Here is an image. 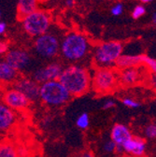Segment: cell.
<instances>
[{"instance_id": "11", "label": "cell", "mask_w": 156, "mask_h": 157, "mask_svg": "<svg viewBox=\"0 0 156 157\" xmlns=\"http://www.w3.org/2000/svg\"><path fill=\"white\" fill-rule=\"evenodd\" d=\"M3 102L13 110H25L30 104L28 98L15 88H11L5 92Z\"/></svg>"}, {"instance_id": "1", "label": "cell", "mask_w": 156, "mask_h": 157, "mask_svg": "<svg viewBox=\"0 0 156 157\" xmlns=\"http://www.w3.org/2000/svg\"><path fill=\"white\" fill-rule=\"evenodd\" d=\"M58 81L71 96H81L91 88V74L82 66L72 64L63 68Z\"/></svg>"}, {"instance_id": "20", "label": "cell", "mask_w": 156, "mask_h": 157, "mask_svg": "<svg viewBox=\"0 0 156 157\" xmlns=\"http://www.w3.org/2000/svg\"><path fill=\"white\" fill-rule=\"evenodd\" d=\"M76 124L80 129H87L90 124V118L88 113L83 112L82 113L76 121Z\"/></svg>"}, {"instance_id": "17", "label": "cell", "mask_w": 156, "mask_h": 157, "mask_svg": "<svg viewBox=\"0 0 156 157\" xmlns=\"http://www.w3.org/2000/svg\"><path fill=\"white\" fill-rule=\"evenodd\" d=\"M19 78V72L13 68L5 60L0 61V82H14Z\"/></svg>"}, {"instance_id": "24", "label": "cell", "mask_w": 156, "mask_h": 157, "mask_svg": "<svg viewBox=\"0 0 156 157\" xmlns=\"http://www.w3.org/2000/svg\"><path fill=\"white\" fill-rule=\"evenodd\" d=\"M124 4L123 3H116V4H114L112 7H111V9H110V12H111V14L113 15V16H120V15H122L123 14V12H124Z\"/></svg>"}, {"instance_id": "14", "label": "cell", "mask_w": 156, "mask_h": 157, "mask_svg": "<svg viewBox=\"0 0 156 157\" xmlns=\"http://www.w3.org/2000/svg\"><path fill=\"white\" fill-rule=\"evenodd\" d=\"M17 117L13 109L0 103V132L9 131L16 123Z\"/></svg>"}, {"instance_id": "9", "label": "cell", "mask_w": 156, "mask_h": 157, "mask_svg": "<svg viewBox=\"0 0 156 157\" xmlns=\"http://www.w3.org/2000/svg\"><path fill=\"white\" fill-rule=\"evenodd\" d=\"M63 68V66L59 62H51L35 70L32 75V78L38 84H42L51 81H56L59 78Z\"/></svg>"}, {"instance_id": "33", "label": "cell", "mask_w": 156, "mask_h": 157, "mask_svg": "<svg viewBox=\"0 0 156 157\" xmlns=\"http://www.w3.org/2000/svg\"><path fill=\"white\" fill-rule=\"evenodd\" d=\"M152 22H153V24L156 23V13L155 12L152 14Z\"/></svg>"}, {"instance_id": "30", "label": "cell", "mask_w": 156, "mask_h": 157, "mask_svg": "<svg viewBox=\"0 0 156 157\" xmlns=\"http://www.w3.org/2000/svg\"><path fill=\"white\" fill-rule=\"evenodd\" d=\"M7 30V25L4 22H0V36L3 35Z\"/></svg>"}, {"instance_id": "5", "label": "cell", "mask_w": 156, "mask_h": 157, "mask_svg": "<svg viewBox=\"0 0 156 157\" xmlns=\"http://www.w3.org/2000/svg\"><path fill=\"white\" fill-rule=\"evenodd\" d=\"M70 98V94L58 80L40 84V99L47 106L61 107L67 104Z\"/></svg>"}, {"instance_id": "10", "label": "cell", "mask_w": 156, "mask_h": 157, "mask_svg": "<svg viewBox=\"0 0 156 157\" xmlns=\"http://www.w3.org/2000/svg\"><path fill=\"white\" fill-rule=\"evenodd\" d=\"M14 88L23 93L30 102L40 99V84L30 78H18L14 82Z\"/></svg>"}, {"instance_id": "28", "label": "cell", "mask_w": 156, "mask_h": 157, "mask_svg": "<svg viewBox=\"0 0 156 157\" xmlns=\"http://www.w3.org/2000/svg\"><path fill=\"white\" fill-rule=\"evenodd\" d=\"M9 51V44L5 41L0 40V54H5Z\"/></svg>"}, {"instance_id": "23", "label": "cell", "mask_w": 156, "mask_h": 157, "mask_svg": "<svg viewBox=\"0 0 156 157\" xmlns=\"http://www.w3.org/2000/svg\"><path fill=\"white\" fill-rule=\"evenodd\" d=\"M145 136L150 140H153L156 136V125L154 124H149L145 128Z\"/></svg>"}, {"instance_id": "3", "label": "cell", "mask_w": 156, "mask_h": 157, "mask_svg": "<svg viewBox=\"0 0 156 157\" xmlns=\"http://www.w3.org/2000/svg\"><path fill=\"white\" fill-rule=\"evenodd\" d=\"M124 52V45L117 40L97 44L93 51V60L96 67H112Z\"/></svg>"}, {"instance_id": "6", "label": "cell", "mask_w": 156, "mask_h": 157, "mask_svg": "<svg viewBox=\"0 0 156 157\" xmlns=\"http://www.w3.org/2000/svg\"><path fill=\"white\" fill-rule=\"evenodd\" d=\"M118 83V74L112 67H96L91 76V86L100 94L111 93Z\"/></svg>"}, {"instance_id": "26", "label": "cell", "mask_w": 156, "mask_h": 157, "mask_svg": "<svg viewBox=\"0 0 156 157\" xmlns=\"http://www.w3.org/2000/svg\"><path fill=\"white\" fill-rule=\"evenodd\" d=\"M116 147H117V145H116L111 140H108V141H107V142L104 144V150H105L107 152H113V151H115Z\"/></svg>"}, {"instance_id": "19", "label": "cell", "mask_w": 156, "mask_h": 157, "mask_svg": "<svg viewBox=\"0 0 156 157\" xmlns=\"http://www.w3.org/2000/svg\"><path fill=\"white\" fill-rule=\"evenodd\" d=\"M0 157H20L17 149L7 142L0 143Z\"/></svg>"}, {"instance_id": "21", "label": "cell", "mask_w": 156, "mask_h": 157, "mask_svg": "<svg viewBox=\"0 0 156 157\" xmlns=\"http://www.w3.org/2000/svg\"><path fill=\"white\" fill-rule=\"evenodd\" d=\"M142 66H144L146 68H148L150 71L155 72L156 71V61L155 59L143 54L142 57Z\"/></svg>"}, {"instance_id": "32", "label": "cell", "mask_w": 156, "mask_h": 157, "mask_svg": "<svg viewBox=\"0 0 156 157\" xmlns=\"http://www.w3.org/2000/svg\"><path fill=\"white\" fill-rule=\"evenodd\" d=\"M139 1L142 5H144V4L151 3V2H153V1H154V0H139Z\"/></svg>"}, {"instance_id": "31", "label": "cell", "mask_w": 156, "mask_h": 157, "mask_svg": "<svg viewBox=\"0 0 156 157\" xmlns=\"http://www.w3.org/2000/svg\"><path fill=\"white\" fill-rule=\"evenodd\" d=\"M77 157H94V155L91 151H85V152H83V153H82L80 155H78Z\"/></svg>"}, {"instance_id": "27", "label": "cell", "mask_w": 156, "mask_h": 157, "mask_svg": "<svg viewBox=\"0 0 156 157\" xmlns=\"http://www.w3.org/2000/svg\"><path fill=\"white\" fill-rule=\"evenodd\" d=\"M115 106H116V103L112 99H108L103 103V109H110L114 108Z\"/></svg>"}, {"instance_id": "25", "label": "cell", "mask_w": 156, "mask_h": 157, "mask_svg": "<svg viewBox=\"0 0 156 157\" xmlns=\"http://www.w3.org/2000/svg\"><path fill=\"white\" fill-rule=\"evenodd\" d=\"M123 104L125 107L130 108V109H136V108H139L140 106V104L138 101H135V100L132 99V98H129V97L124 98V99H123Z\"/></svg>"}, {"instance_id": "13", "label": "cell", "mask_w": 156, "mask_h": 157, "mask_svg": "<svg viewBox=\"0 0 156 157\" xmlns=\"http://www.w3.org/2000/svg\"><path fill=\"white\" fill-rule=\"evenodd\" d=\"M146 141L139 136H132L131 139L126 140L122 148L124 152H126L134 157H141L146 151Z\"/></svg>"}, {"instance_id": "7", "label": "cell", "mask_w": 156, "mask_h": 157, "mask_svg": "<svg viewBox=\"0 0 156 157\" xmlns=\"http://www.w3.org/2000/svg\"><path fill=\"white\" fill-rule=\"evenodd\" d=\"M33 50L41 59L45 60L53 59L59 54L60 40L55 34L47 32L35 38Z\"/></svg>"}, {"instance_id": "29", "label": "cell", "mask_w": 156, "mask_h": 157, "mask_svg": "<svg viewBox=\"0 0 156 157\" xmlns=\"http://www.w3.org/2000/svg\"><path fill=\"white\" fill-rule=\"evenodd\" d=\"M76 4V0H65V5L67 8H73Z\"/></svg>"}, {"instance_id": "22", "label": "cell", "mask_w": 156, "mask_h": 157, "mask_svg": "<svg viewBox=\"0 0 156 157\" xmlns=\"http://www.w3.org/2000/svg\"><path fill=\"white\" fill-rule=\"evenodd\" d=\"M146 14V8L144 5L139 4V5H136L132 11V17L135 20H138L141 17H143Z\"/></svg>"}, {"instance_id": "8", "label": "cell", "mask_w": 156, "mask_h": 157, "mask_svg": "<svg viewBox=\"0 0 156 157\" xmlns=\"http://www.w3.org/2000/svg\"><path fill=\"white\" fill-rule=\"evenodd\" d=\"M5 61L18 72H22L29 68L33 60L28 51L21 48H14L5 53Z\"/></svg>"}, {"instance_id": "12", "label": "cell", "mask_w": 156, "mask_h": 157, "mask_svg": "<svg viewBox=\"0 0 156 157\" xmlns=\"http://www.w3.org/2000/svg\"><path fill=\"white\" fill-rule=\"evenodd\" d=\"M146 67L144 66H140L139 67H133L121 70L118 75L119 82L124 86H132L139 82L142 77V71Z\"/></svg>"}, {"instance_id": "34", "label": "cell", "mask_w": 156, "mask_h": 157, "mask_svg": "<svg viewBox=\"0 0 156 157\" xmlns=\"http://www.w3.org/2000/svg\"><path fill=\"white\" fill-rule=\"evenodd\" d=\"M0 18H1V12H0Z\"/></svg>"}, {"instance_id": "35", "label": "cell", "mask_w": 156, "mask_h": 157, "mask_svg": "<svg viewBox=\"0 0 156 157\" xmlns=\"http://www.w3.org/2000/svg\"><path fill=\"white\" fill-rule=\"evenodd\" d=\"M141 157H143V156H141Z\"/></svg>"}, {"instance_id": "15", "label": "cell", "mask_w": 156, "mask_h": 157, "mask_svg": "<svg viewBox=\"0 0 156 157\" xmlns=\"http://www.w3.org/2000/svg\"><path fill=\"white\" fill-rule=\"evenodd\" d=\"M143 54H122L115 63V67L119 70L139 67L142 66Z\"/></svg>"}, {"instance_id": "4", "label": "cell", "mask_w": 156, "mask_h": 157, "mask_svg": "<svg viewBox=\"0 0 156 157\" xmlns=\"http://www.w3.org/2000/svg\"><path fill=\"white\" fill-rule=\"evenodd\" d=\"M24 31L31 37H37L50 31L51 16L43 10H36L21 19Z\"/></svg>"}, {"instance_id": "16", "label": "cell", "mask_w": 156, "mask_h": 157, "mask_svg": "<svg viewBox=\"0 0 156 157\" xmlns=\"http://www.w3.org/2000/svg\"><path fill=\"white\" fill-rule=\"evenodd\" d=\"M133 136L132 132L130 129L123 124H116L113 125L111 132H110V137L111 140L117 145V146H122L126 140Z\"/></svg>"}, {"instance_id": "2", "label": "cell", "mask_w": 156, "mask_h": 157, "mask_svg": "<svg viewBox=\"0 0 156 157\" xmlns=\"http://www.w3.org/2000/svg\"><path fill=\"white\" fill-rule=\"evenodd\" d=\"M90 51L91 43L89 39L81 32H68L60 41L59 53L69 63H77L83 60Z\"/></svg>"}, {"instance_id": "18", "label": "cell", "mask_w": 156, "mask_h": 157, "mask_svg": "<svg viewBox=\"0 0 156 157\" xmlns=\"http://www.w3.org/2000/svg\"><path fill=\"white\" fill-rule=\"evenodd\" d=\"M38 3H40V0H18L17 3L18 18L21 20L25 16L37 10Z\"/></svg>"}]
</instances>
